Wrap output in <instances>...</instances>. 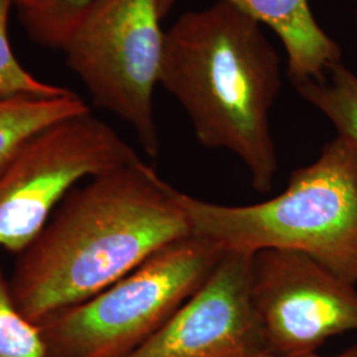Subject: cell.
I'll return each mask as SVG.
<instances>
[{"instance_id":"obj_8","label":"cell","mask_w":357,"mask_h":357,"mask_svg":"<svg viewBox=\"0 0 357 357\" xmlns=\"http://www.w3.org/2000/svg\"><path fill=\"white\" fill-rule=\"evenodd\" d=\"M252 257L224 252L199 290L126 357H258L266 354L250 298Z\"/></svg>"},{"instance_id":"obj_7","label":"cell","mask_w":357,"mask_h":357,"mask_svg":"<svg viewBox=\"0 0 357 357\" xmlns=\"http://www.w3.org/2000/svg\"><path fill=\"white\" fill-rule=\"evenodd\" d=\"M250 298L273 356L311 355L332 336L357 331L356 284L298 252L255 253Z\"/></svg>"},{"instance_id":"obj_17","label":"cell","mask_w":357,"mask_h":357,"mask_svg":"<svg viewBox=\"0 0 357 357\" xmlns=\"http://www.w3.org/2000/svg\"><path fill=\"white\" fill-rule=\"evenodd\" d=\"M176 1H178V0H159V7H160L162 17H165L167 13L172 10V7L175 6Z\"/></svg>"},{"instance_id":"obj_1","label":"cell","mask_w":357,"mask_h":357,"mask_svg":"<svg viewBox=\"0 0 357 357\" xmlns=\"http://www.w3.org/2000/svg\"><path fill=\"white\" fill-rule=\"evenodd\" d=\"M183 192L142 159L70 192L19 255L10 289L33 323L76 306L191 236Z\"/></svg>"},{"instance_id":"obj_11","label":"cell","mask_w":357,"mask_h":357,"mask_svg":"<svg viewBox=\"0 0 357 357\" xmlns=\"http://www.w3.org/2000/svg\"><path fill=\"white\" fill-rule=\"evenodd\" d=\"M296 93L319 110L344 137L357 147V76L337 63L330 70V81H307L294 85Z\"/></svg>"},{"instance_id":"obj_10","label":"cell","mask_w":357,"mask_h":357,"mask_svg":"<svg viewBox=\"0 0 357 357\" xmlns=\"http://www.w3.org/2000/svg\"><path fill=\"white\" fill-rule=\"evenodd\" d=\"M86 113L89 106L72 90L59 96L0 94V174L40 132Z\"/></svg>"},{"instance_id":"obj_14","label":"cell","mask_w":357,"mask_h":357,"mask_svg":"<svg viewBox=\"0 0 357 357\" xmlns=\"http://www.w3.org/2000/svg\"><path fill=\"white\" fill-rule=\"evenodd\" d=\"M15 0H0V94L59 96L69 89L40 81L29 73L13 53L8 36V20Z\"/></svg>"},{"instance_id":"obj_5","label":"cell","mask_w":357,"mask_h":357,"mask_svg":"<svg viewBox=\"0 0 357 357\" xmlns=\"http://www.w3.org/2000/svg\"><path fill=\"white\" fill-rule=\"evenodd\" d=\"M159 0H97L61 48L96 106L135 131L144 153H160L153 89L165 47Z\"/></svg>"},{"instance_id":"obj_4","label":"cell","mask_w":357,"mask_h":357,"mask_svg":"<svg viewBox=\"0 0 357 357\" xmlns=\"http://www.w3.org/2000/svg\"><path fill=\"white\" fill-rule=\"evenodd\" d=\"M224 255L191 234L88 301L38 321L50 357H126L199 290Z\"/></svg>"},{"instance_id":"obj_12","label":"cell","mask_w":357,"mask_h":357,"mask_svg":"<svg viewBox=\"0 0 357 357\" xmlns=\"http://www.w3.org/2000/svg\"><path fill=\"white\" fill-rule=\"evenodd\" d=\"M97 0H38L22 13V22L35 43L61 50Z\"/></svg>"},{"instance_id":"obj_15","label":"cell","mask_w":357,"mask_h":357,"mask_svg":"<svg viewBox=\"0 0 357 357\" xmlns=\"http://www.w3.org/2000/svg\"><path fill=\"white\" fill-rule=\"evenodd\" d=\"M258 357H280V356H273V355H268V354H264V355H261V356ZM296 357H357V347H354V348H351V349H348V351H345L343 354H340V355H336V356H319V355H315V354H311V355H305V356H296Z\"/></svg>"},{"instance_id":"obj_6","label":"cell","mask_w":357,"mask_h":357,"mask_svg":"<svg viewBox=\"0 0 357 357\" xmlns=\"http://www.w3.org/2000/svg\"><path fill=\"white\" fill-rule=\"evenodd\" d=\"M138 159L91 112L44 130L0 174V249L22 255L78 181Z\"/></svg>"},{"instance_id":"obj_13","label":"cell","mask_w":357,"mask_h":357,"mask_svg":"<svg viewBox=\"0 0 357 357\" xmlns=\"http://www.w3.org/2000/svg\"><path fill=\"white\" fill-rule=\"evenodd\" d=\"M0 357H50L38 323L26 318L13 301L10 280L0 268Z\"/></svg>"},{"instance_id":"obj_2","label":"cell","mask_w":357,"mask_h":357,"mask_svg":"<svg viewBox=\"0 0 357 357\" xmlns=\"http://www.w3.org/2000/svg\"><path fill=\"white\" fill-rule=\"evenodd\" d=\"M159 84L202 146L236 155L255 191L270 192L278 172L270 113L282 72L259 23L222 0L181 15L165 35Z\"/></svg>"},{"instance_id":"obj_16","label":"cell","mask_w":357,"mask_h":357,"mask_svg":"<svg viewBox=\"0 0 357 357\" xmlns=\"http://www.w3.org/2000/svg\"><path fill=\"white\" fill-rule=\"evenodd\" d=\"M38 0H15V4L17 6L20 15H22V13L32 10L38 4Z\"/></svg>"},{"instance_id":"obj_3","label":"cell","mask_w":357,"mask_h":357,"mask_svg":"<svg viewBox=\"0 0 357 357\" xmlns=\"http://www.w3.org/2000/svg\"><path fill=\"white\" fill-rule=\"evenodd\" d=\"M183 204L192 234L224 252H298L357 284V147L344 137L266 202L222 205L183 193Z\"/></svg>"},{"instance_id":"obj_9","label":"cell","mask_w":357,"mask_h":357,"mask_svg":"<svg viewBox=\"0 0 357 357\" xmlns=\"http://www.w3.org/2000/svg\"><path fill=\"white\" fill-rule=\"evenodd\" d=\"M281 40L287 56V73L293 85L323 81L333 65L340 63L342 50L318 24L308 0H222Z\"/></svg>"}]
</instances>
